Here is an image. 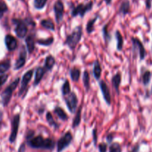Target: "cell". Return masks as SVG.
I'll list each match as a JSON object with an SVG mask.
<instances>
[{
    "mask_svg": "<svg viewBox=\"0 0 152 152\" xmlns=\"http://www.w3.org/2000/svg\"><path fill=\"white\" fill-rule=\"evenodd\" d=\"M26 144L28 147L33 149H41V150L53 151L56 145L55 140L52 138H45L42 135L34 136L33 138L26 140Z\"/></svg>",
    "mask_w": 152,
    "mask_h": 152,
    "instance_id": "1",
    "label": "cell"
},
{
    "mask_svg": "<svg viewBox=\"0 0 152 152\" xmlns=\"http://www.w3.org/2000/svg\"><path fill=\"white\" fill-rule=\"evenodd\" d=\"M13 24L16 25L15 27L14 31L16 33V36L19 38L22 39L25 37L27 35L28 31V25H36L35 22L33 21L32 19L29 18V19H12Z\"/></svg>",
    "mask_w": 152,
    "mask_h": 152,
    "instance_id": "2",
    "label": "cell"
},
{
    "mask_svg": "<svg viewBox=\"0 0 152 152\" xmlns=\"http://www.w3.org/2000/svg\"><path fill=\"white\" fill-rule=\"evenodd\" d=\"M83 37V28L81 25L76 27L72 32L66 36L64 45L68 46L71 50H74Z\"/></svg>",
    "mask_w": 152,
    "mask_h": 152,
    "instance_id": "3",
    "label": "cell"
},
{
    "mask_svg": "<svg viewBox=\"0 0 152 152\" xmlns=\"http://www.w3.org/2000/svg\"><path fill=\"white\" fill-rule=\"evenodd\" d=\"M19 82H20V78L17 77V78L15 79L13 82H11V83L8 85V86L6 87V89L1 92V102L4 107H7L8 105V104L10 103V99L12 98V95H13V92H14L15 89H16V87L19 85Z\"/></svg>",
    "mask_w": 152,
    "mask_h": 152,
    "instance_id": "4",
    "label": "cell"
},
{
    "mask_svg": "<svg viewBox=\"0 0 152 152\" xmlns=\"http://www.w3.org/2000/svg\"><path fill=\"white\" fill-rule=\"evenodd\" d=\"M73 139L74 137L71 131H67L56 142V152H62L68 148L72 143Z\"/></svg>",
    "mask_w": 152,
    "mask_h": 152,
    "instance_id": "5",
    "label": "cell"
},
{
    "mask_svg": "<svg viewBox=\"0 0 152 152\" xmlns=\"http://www.w3.org/2000/svg\"><path fill=\"white\" fill-rule=\"evenodd\" d=\"M93 7V1H89L87 4H79L78 5L74 7L71 11V16L73 17H76L77 16H80V17H84L86 13L87 12L90 11Z\"/></svg>",
    "mask_w": 152,
    "mask_h": 152,
    "instance_id": "6",
    "label": "cell"
},
{
    "mask_svg": "<svg viewBox=\"0 0 152 152\" xmlns=\"http://www.w3.org/2000/svg\"><path fill=\"white\" fill-rule=\"evenodd\" d=\"M19 124H20V114L14 115L11 121V132L9 137V142L10 143H14L17 138L18 131H19Z\"/></svg>",
    "mask_w": 152,
    "mask_h": 152,
    "instance_id": "7",
    "label": "cell"
},
{
    "mask_svg": "<svg viewBox=\"0 0 152 152\" xmlns=\"http://www.w3.org/2000/svg\"><path fill=\"white\" fill-rule=\"evenodd\" d=\"M65 102L68 110L71 113H76L78 108V97L75 92H71V93L66 95L65 98Z\"/></svg>",
    "mask_w": 152,
    "mask_h": 152,
    "instance_id": "8",
    "label": "cell"
},
{
    "mask_svg": "<svg viewBox=\"0 0 152 152\" xmlns=\"http://www.w3.org/2000/svg\"><path fill=\"white\" fill-rule=\"evenodd\" d=\"M34 69H31L28 70V72H26L23 75V76L22 77V80H21V86L19 91V96L23 95V94H25L28 91V85L29 83V82L31 80V79H32L33 76H34Z\"/></svg>",
    "mask_w": 152,
    "mask_h": 152,
    "instance_id": "9",
    "label": "cell"
},
{
    "mask_svg": "<svg viewBox=\"0 0 152 152\" xmlns=\"http://www.w3.org/2000/svg\"><path fill=\"white\" fill-rule=\"evenodd\" d=\"M132 43H133L134 52L138 51L140 60L141 61H143V60L145 59V56H146V51H145V47H144L142 43L140 40L139 38L134 37H132Z\"/></svg>",
    "mask_w": 152,
    "mask_h": 152,
    "instance_id": "10",
    "label": "cell"
},
{
    "mask_svg": "<svg viewBox=\"0 0 152 152\" xmlns=\"http://www.w3.org/2000/svg\"><path fill=\"white\" fill-rule=\"evenodd\" d=\"M53 10H54L55 19H56V22L58 24H59L61 22V21L63 19L64 16V4L61 0H57L54 3Z\"/></svg>",
    "mask_w": 152,
    "mask_h": 152,
    "instance_id": "11",
    "label": "cell"
},
{
    "mask_svg": "<svg viewBox=\"0 0 152 152\" xmlns=\"http://www.w3.org/2000/svg\"><path fill=\"white\" fill-rule=\"evenodd\" d=\"M99 86L100 88V90L102 92V96H103L104 100H105V103L108 105H111V92H110V89L108 87V84L105 82V80H101L99 82Z\"/></svg>",
    "mask_w": 152,
    "mask_h": 152,
    "instance_id": "12",
    "label": "cell"
},
{
    "mask_svg": "<svg viewBox=\"0 0 152 152\" xmlns=\"http://www.w3.org/2000/svg\"><path fill=\"white\" fill-rule=\"evenodd\" d=\"M27 60V52L26 49L24 46H22V49H21L20 52H19V57H18L17 60L16 61L14 65V69L15 70H19L21 68L25 66V63H26Z\"/></svg>",
    "mask_w": 152,
    "mask_h": 152,
    "instance_id": "13",
    "label": "cell"
},
{
    "mask_svg": "<svg viewBox=\"0 0 152 152\" xmlns=\"http://www.w3.org/2000/svg\"><path fill=\"white\" fill-rule=\"evenodd\" d=\"M4 43H5L7 49L10 52H13V51L16 50L17 49V40L13 36L10 35V34H7V35L5 36V37H4Z\"/></svg>",
    "mask_w": 152,
    "mask_h": 152,
    "instance_id": "14",
    "label": "cell"
},
{
    "mask_svg": "<svg viewBox=\"0 0 152 152\" xmlns=\"http://www.w3.org/2000/svg\"><path fill=\"white\" fill-rule=\"evenodd\" d=\"M47 70L45 69V67L42 66H37L34 70L35 72V77H34V86H37L40 83L41 80H42L43 77H44L45 74L46 73Z\"/></svg>",
    "mask_w": 152,
    "mask_h": 152,
    "instance_id": "15",
    "label": "cell"
},
{
    "mask_svg": "<svg viewBox=\"0 0 152 152\" xmlns=\"http://www.w3.org/2000/svg\"><path fill=\"white\" fill-rule=\"evenodd\" d=\"M25 41L28 54L31 55L34 52V49H35V43H37V41H35V37H34V34H29L25 38Z\"/></svg>",
    "mask_w": 152,
    "mask_h": 152,
    "instance_id": "16",
    "label": "cell"
},
{
    "mask_svg": "<svg viewBox=\"0 0 152 152\" xmlns=\"http://www.w3.org/2000/svg\"><path fill=\"white\" fill-rule=\"evenodd\" d=\"M122 82V74L121 72H118L116 73L111 78V84L114 86V89L116 90V92L117 95L120 94V86Z\"/></svg>",
    "mask_w": 152,
    "mask_h": 152,
    "instance_id": "17",
    "label": "cell"
},
{
    "mask_svg": "<svg viewBox=\"0 0 152 152\" xmlns=\"http://www.w3.org/2000/svg\"><path fill=\"white\" fill-rule=\"evenodd\" d=\"M83 103H81L80 106L77 108V111H76L75 116H74V119L72 122V128H76L80 125L81 123V119H82V110H83Z\"/></svg>",
    "mask_w": 152,
    "mask_h": 152,
    "instance_id": "18",
    "label": "cell"
},
{
    "mask_svg": "<svg viewBox=\"0 0 152 152\" xmlns=\"http://www.w3.org/2000/svg\"><path fill=\"white\" fill-rule=\"evenodd\" d=\"M55 64H56V60H55L54 57L50 55H48L45 58L44 63V67L45 68V69L47 71L50 72L55 66Z\"/></svg>",
    "mask_w": 152,
    "mask_h": 152,
    "instance_id": "19",
    "label": "cell"
},
{
    "mask_svg": "<svg viewBox=\"0 0 152 152\" xmlns=\"http://www.w3.org/2000/svg\"><path fill=\"white\" fill-rule=\"evenodd\" d=\"M93 74L96 80H99L102 75V66L98 60L94 62V68H93Z\"/></svg>",
    "mask_w": 152,
    "mask_h": 152,
    "instance_id": "20",
    "label": "cell"
},
{
    "mask_svg": "<svg viewBox=\"0 0 152 152\" xmlns=\"http://www.w3.org/2000/svg\"><path fill=\"white\" fill-rule=\"evenodd\" d=\"M53 113L57 116V117L59 119L62 121H67L68 120L69 117H68V114L65 112V110L59 106H56L53 109Z\"/></svg>",
    "mask_w": 152,
    "mask_h": 152,
    "instance_id": "21",
    "label": "cell"
},
{
    "mask_svg": "<svg viewBox=\"0 0 152 152\" xmlns=\"http://www.w3.org/2000/svg\"><path fill=\"white\" fill-rule=\"evenodd\" d=\"M129 12H130V2L128 0H125L120 4L118 13L119 14H122L123 16H126Z\"/></svg>",
    "mask_w": 152,
    "mask_h": 152,
    "instance_id": "22",
    "label": "cell"
},
{
    "mask_svg": "<svg viewBox=\"0 0 152 152\" xmlns=\"http://www.w3.org/2000/svg\"><path fill=\"white\" fill-rule=\"evenodd\" d=\"M80 75H81V71L80 69L74 67L70 69V77L73 82H78Z\"/></svg>",
    "mask_w": 152,
    "mask_h": 152,
    "instance_id": "23",
    "label": "cell"
},
{
    "mask_svg": "<svg viewBox=\"0 0 152 152\" xmlns=\"http://www.w3.org/2000/svg\"><path fill=\"white\" fill-rule=\"evenodd\" d=\"M90 73L88 72V70H85L83 72V84H84L85 88H86V92H88L90 90V87H91V82H90Z\"/></svg>",
    "mask_w": 152,
    "mask_h": 152,
    "instance_id": "24",
    "label": "cell"
},
{
    "mask_svg": "<svg viewBox=\"0 0 152 152\" xmlns=\"http://www.w3.org/2000/svg\"><path fill=\"white\" fill-rule=\"evenodd\" d=\"M115 38L117 40V50L122 51L124 45V40H123V35L121 34L120 31H116L115 32Z\"/></svg>",
    "mask_w": 152,
    "mask_h": 152,
    "instance_id": "25",
    "label": "cell"
},
{
    "mask_svg": "<svg viewBox=\"0 0 152 152\" xmlns=\"http://www.w3.org/2000/svg\"><path fill=\"white\" fill-rule=\"evenodd\" d=\"M40 25H41L43 28H45V29L50 30V31H55V25L50 19H42V20H41V22H40Z\"/></svg>",
    "mask_w": 152,
    "mask_h": 152,
    "instance_id": "26",
    "label": "cell"
},
{
    "mask_svg": "<svg viewBox=\"0 0 152 152\" xmlns=\"http://www.w3.org/2000/svg\"><path fill=\"white\" fill-rule=\"evenodd\" d=\"M98 18H99L98 16H95L94 18H92L90 20H88V22L86 24V31H87V33L88 34H92L94 32V24L98 19Z\"/></svg>",
    "mask_w": 152,
    "mask_h": 152,
    "instance_id": "27",
    "label": "cell"
},
{
    "mask_svg": "<svg viewBox=\"0 0 152 152\" xmlns=\"http://www.w3.org/2000/svg\"><path fill=\"white\" fill-rule=\"evenodd\" d=\"M46 120H47L49 125H50V127H52L53 128H54V129L56 130L59 128V124L54 120V119H53V116H52L50 112H48L47 114H46Z\"/></svg>",
    "mask_w": 152,
    "mask_h": 152,
    "instance_id": "28",
    "label": "cell"
},
{
    "mask_svg": "<svg viewBox=\"0 0 152 152\" xmlns=\"http://www.w3.org/2000/svg\"><path fill=\"white\" fill-rule=\"evenodd\" d=\"M151 80V72L149 70H146L142 75V83L145 86H147L150 83Z\"/></svg>",
    "mask_w": 152,
    "mask_h": 152,
    "instance_id": "29",
    "label": "cell"
},
{
    "mask_svg": "<svg viewBox=\"0 0 152 152\" xmlns=\"http://www.w3.org/2000/svg\"><path fill=\"white\" fill-rule=\"evenodd\" d=\"M61 92H62V95H64V96H66V95H68V94L71 92L70 82L68 79H65V80L64 81L63 84H62V87H61Z\"/></svg>",
    "mask_w": 152,
    "mask_h": 152,
    "instance_id": "30",
    "label": "cell"
},
{
    "mask_svg": "<svg viewBox=\"0 0 152 152\" xmlns=\"http://www.w3.org/2000/svg\"><path fill=\"white\" fill-rule=\"evenodd\" d=\"M108 25H109V23L106 24L103 26L102 30V36H103V38L105 40V43H109L110 41L111 40V36L110 35L109 32H108Z\"/></svg>",
    "mask_w": 152,
    "mask_h": 152,
    "instance_id": "31",
    "label": "cell"
},
{
    "mask_svg": "<svg viewBox=\"0 0 152 152\" xmlns=\"http://www.w3.org/2000/svg\"><path fill=\"white\" fill-rule=\"evenodd\" d=\"M10 60H6L0 63V74H4L6 72L8 71L10 68Z\"/></svg>",
    "mask_w": 152,
    "mask_h": 152,
    "instance_id": "32",
    "label": "cell"
},
{
    "mask_svg": "<svg viewBox=\"0 0 152 152\" xmlns=\"http://www.w3.org/2000/svg\"><path fill=\"white\" fill-rule=\"evenodd\" d=\"M53 41H54V38L53 37H50L47 39H39V40H37V43L39 45L44 46H50L53 44Z\"/></svg>",
    "mask_w": 152,
    "mask_h": 152,
    "instance_id": "33",
    "label": "cell"
},
{
    "mask_svg": "<svg viewBox=\"0 0 152 152\" xmlns=\"http://www.w3.org/2000/svg\"><path fill=\"white\" fill-rule=\"evenodd\" d=\"M121 145L119 142H112L108 147V152H122Z\"/></svg>",
    "mask_w": 152,
    "mask_h": 152,
    "instance_id": "34",
    "label": "cell"
},
{
    "mask_svg": "<svg viewBox=\"0 0 152 152\" xmlns=\"http://www.w3.org/2000/svg\"><path fill=\"white\" fill-rule=\"evenodd\" d=\"M47 1L48 0H34V7L37 10H41V9L44 8Z\"/></svg>",
    "mask_w": 152,
    "mask_h": 152,
    "instance_id": "35",
    "label": "cell"
},
{
    "mask_svg": "<svg viewBox=\"0 0 152 152\" xmlns=\"http://www.w3.org/2000/svg\"><path fill=\"white\" fill-rule=\"evenodd\" d=\"M8 8H7V6L4 1H0V19L2 18V16H4V13L5 12L7 11Z\"/></svg>",
    "mask_w": 152,
    "mask_h": 152,
    "instance_id": "36",
    "label": "cell"
},
{
    "mask_svg": "<svg viewBox=\"0 0 152 152\" xmlns=\"http://www.w3.org/2000/svg\"><path fill=\"white\" fill-rule=\"evenodd\" d=\"M92 137H93V142L94 147L97 146V141H98V137H97V128L95 127L92 131Z\"/></svg>",
    "mask_w": 152,
    "mask_h": 152,
    "instance_id": "37",
    "label": "cell"
},
{
    "mask_svg": "<svg viewBox=\"0 0 152 152\" xmlns=\"http://www.w3.org/2000/svg\"><path fill=\"white\" fill-rule=\"evenodd\" d=\"M98 151L99 152H107L108 148V143L107 142H101L97 145Z\"/></svg>",
    "mask_w": 152,
    "mask_h": 152,
    "instance_id": "38",
    "label": "cell"
},
{
    "mask_svg": "<svg viewBox=\"0 0 152 152\" xmlns=\"http://www.w3.org/2000/svg\"><path fill=\"white\" fill-rule=\"evenodd\" d=\"M34 136H35V131H33V130H28L26 133V135H25V141L33 138Z\"/></svg>",
    "mask_w": 152,
    "mask_h": 152,
    "instance_id": "39",
    "label": "cell"
},
{
    "mask_svg": "<svg viewBox=\"0 0 152 152\" xmlns=\"http://www.w3.org/2000/svg\"><path fill=\"white\" fill-rule=\"evenodd\" d=\"M8 78V75H0V87L5 83Z\"/></svg>",
    "mask_w": 152,
    "mask_h": 152,
    "instance_id": "40",
    "label": "cell"
},
{
    "mask_svg": "<svg viewBox=\"0 0 152 152\" xmlns=\"http://www.w3.org/2000/svg\"><path fill=\"white\" fill-rule=\"evenodd\" d=\"M114 134L111 133V134H108V135L106 136V141L108 144H111L113 142V140H114Z\"/></svg>",
    "mask_w": 152,
    "mask_h": 152,
    "instance_id": "41",
    "label": "cell"
},
{
    "mask_svg": "<svg viewBox=\"0 0 152 152\" xmlns=\"http://www.w3.org/2000/svg\"><path fill=\"white\" fill-rule=\"evenodd\" d=\"M140 143H137L134 145L133 146L131 151L129 152H140Z\"/></svg>",
    "mask_w": 152,
    "mask_h": 152,
    "instance_id": "42",
    "label": "cell"
},
{
    "mask_svg": "<svg viewBox=\"0 0 152 152\" xmlns=\"http://www.w3.org/2000/svg\"><path fill=\"white\" fill-rule=\"evenodd\" d=\"M17 152H26V142H22L19 145Z\"/></svg>",
    "mask_w": 152,
    "mask_h": 152,
    "instance_id": "43",
    "label": "cell"
},
{
    "mask_svg": "<svg viewBox=\"0 0 152 152\" xmlns=\"http://www.w3.org/2000/svg\"><path fill=\"white\" fill-rule=\"evenodd\" d=\"M145 5L147 9H151V0H145Z\"/></svg>",
    "mask_w": 152,
    "mask_h": 152,
    "instance_id": "44",
    "label": "cell"
},
{
    "mask_svg": "<svg viewBox=\"0 0 152 152\" xmlns=\"http://www.w3.org/2000/svg\"><path fill=\"white\" fill-rule=\"evenodd\" d=\"M104 1H105L106 4H108V5H109V4L111 3V1H112V0H104Z\"/></svg>",
    "mask_w": 152,
    "mask_h": 152,
    "instance_id": "45",
    "label": "cell"
}]
</instances>
